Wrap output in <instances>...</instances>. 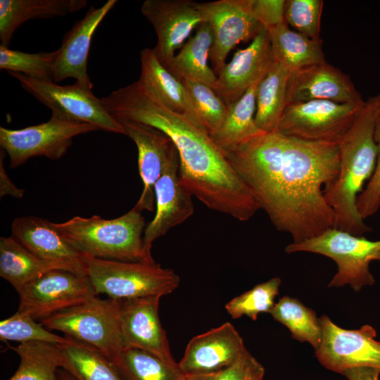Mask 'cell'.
Segmentation results:
<instances>
[{"label": "cell", "instance_id": "cell-45", "mask_svg": "<svg viewBox=\"0 0 380 380\" xmlns=\"http://www.w3.org/2000/svg\"><path fill=\"white\" fill-rule=\"evenodd\" d=\"M58 380H75L69 373L64 369L58 372Z\"/></svg>", "mask_w": 380, "mask_h": 380}, {"label": "cell", "instance_id": "cell-31", "mask_svg": "<svg viewBox=\"0 0 380 380\" xmlns=\"http://www.w3.org/2000/svg\"><path fill=\"white\" fill-rule=\"evenodd\" d=\"M110 361L124 380H182L178 363H167L135 348H124Z\"/></svg>", "mask_w": 380, "mask_h": 380}, {"label": "cell", "instance_id": "cell-29", "mask_svg": "<svg viewBox=\"0 0 380 380\" xmlns=\"http://www.w3.org/2000/svg\"><path fill=\"white\" fill-rule=\"evenodd\" d=\"M260 81L253 84L239 100L227 106L222 125L217 132L210 135L222 150L265 133L255 121L256 95Z\"/></svg>", "mask_w": 380, "mask_h": 380}, {"label": "cell", "instance_id": "cell-19", "mask_svg": "<svg viewBox=\"0 0 380 380\" xmlns=\"http://www.w3.org/2000/svg\"><path fill=\"white\" fill-rule=\"evenodd\" d=\"M229 322L192 338L178 367L183 374L215 373L232 365L246 350Z\"/></svg>", "mask_w": 380, "mask_h": 380}, {"label": "cell", "instance_id": "cell-34", "mask_svg": "<svg viewBox=\"0 0 380 380\" xmlns=\"http://www.w3.org/2000/svg\"><path fill=\"white\" fill-rule=\"evenodd\" d=\"M281 283L280 278L273 277L257 284L230 300L225 305V309L233 319L246 315L255 321L260 312L270 313L275 305L274 299L279 294Z\"/></svg>", "mask_w": 380, "mask_h": 380}, {"label": "cell", "instance_id": "cell-26", "mask_svg": "<svg viewBox=\"0 0 380 380\" xmlns=\"http://www.w3.org/2000/svg\"><path fill=\"white\" fill-rule=\"evenodd\" d=\"M267 31L273 61L289 72L326 62L322 40L315 41L293 31L286 23Z\"/></svg>", "mask_w": 380, "mask_h": 380}, {"label": "cell", "instance_id": "cell-12", "mask_svg": "<svg viewBox=\"0 0 380 380\" xmlns=\"http://www.w3.org/2000/svg\"><path fill=\"white\" fill-rule=\"evenodd\" d=\"M319 320L322 338L315 353L323 367L339 374L362 367L380 370V341L374 339L376 332L372 326L345 329L325 315Z\"/></svg>", "mask_w": 380, "mask_h": 380}, {"label": "cell", "instance_id": "cell-38", "mask_svg": "<svg viewBox=\"0 0 380 380\" xmlns=\"http://www.w3.org/2000/svg\"><path fill=\"white\" fill-rule=\"evenodd\" d=\"M322 0H287L284 18L287 25L305 37L320 41Z\"/></svg>", "mask_w": 380, "mask_h": 380}, {"label": "cell", "instance_id": "cell-23", "mask_svg": "<svg viewBox=\"0 0 380 380\" xmlns=\"http://www.w3.org/2000/svg\"><path fill=\"white\" fill-rule=\"evenodd\" d=\"M140 61L139 80L142 85L169 109L186 116L205 129L182 81L160 62L153 49L141 50Z\"/></svg>", "mask_w": 380, "mask_h": 380}, {"label": "cell", "instance_id": "cell-43", "mask_svg": "<svg viewBox=\"0 0 380 380\" xmlns=\"http://www.w3.org/2000/svg\"><path fill=\"white\" fill-rule=\"evenodd\" d=\"M341 374L348 380H379L380 370L368 367H355L346 370Z\"/></svg>", "mask_w": 380, "mask_h": 380}, {"label": "cell", "instance_id": "cell-21", "mask_svg": "<svg viewBox=\"0 0 380 380\" xmlns=\"http://www.w3.org/2000/svg\"><path fill=\"white\" fill-rule=\"evenodd\" d=\"M117 1L108 0L99 8L91 6L85 16L65 34L57 49L53 82L74 78L80 85L92 90L93 84L87 73L91 42L96 28Z\"/></svg>", "mask_w": 380, "mask_h": 380}, {"label": "cell", "instance_id": "cell-5", "mask_svg": "<svg viewBox=\"0 0 380 380\" xmlns=\"http://www.w3.org/2000/svg\"><path fill=\"white\" fill-rule=\"evenodd\" d=\"M86 274L97 295L124 300L172 293L179 285L174 270L154 262H124L84 255Z\"/></svg>", "mask_w": 380, "mask_h": 380}, {"label": "cell", "instance_id": "cell-11", "mask_svg": "<svg viewBox=\"0 0 380 380\" xmlns=\"http://www.w3.org/2000/svg\"><path fill=\"white\" fill-rule=\"evenodd\" d=\"M17 292L18 312L39 321L98 296L87 275L63 270L48 271Z\"/></svg>", "mask_w": 380, "mask_h": 380}, {"label": "cell", "instance_id": "cell-37", "mask_svg": "<svg viewBox=\"0 0 380 380\" xmlns=\"http://www.w3.org/2000/svg\"><path fill=\"white\" fill-rule=\"evenodd\" d=\"M0 339L20 343L42 341L59 344L65 341L66 337L49 331L28 315L17 311L10 317L1 321Z\"/></svg>", "mask_w": 380, "mask_h": 380}, {"label": "cell", "instance_id": "cell-42", "mask_svg": "<svg viewBox=\"0 0 380 380\" xmlns=\"http://www.w3.org/2000/svg\"><path fill=\"white\" fill-rule=\"evenodd\" d=\"M4 151L1 149L0 155V197L11 196L15 198H21L25 191L18 188L6 174L4 166Z\"/></svg>", "mask_w": 380, "mask_h": 380}, {"label": "cell", "instance_id": "cell-14", "mask_svg": "<svg viewBox=\"0 0 380 380\" xmlns=\"http://www.w3.org/2000/svg\"><path fill=\"white\" fill-rule=\"evenodd\" d=\"M142 15L152 25L158 37L153 49L160 62L168 70L191 31L203 19L190 0H146L141 5Z\"/></svg>", "mask_w": 380, "mask_h": 380}, {"label": "cell", "instance_id": "cell-16", "mask_svg": "<svg viewBox=\"0 0 380 380\" xmlns=\"http://www.w3.org/2000/svg\"><path fill=\"white\" fill-rule=\"evenodd\" d=\"M160 298L150 296L121 300L122 338L125 348H139L177 365L159 318Z\"/></svg>", "mask_w": 380, "mask_h": 380}, {"label": "cell", "instance_id": "cell-18", "mask_svg": "<svg viewBox=\"0 0 380 380\" xmlns=\"http://www.w3.org/2000/svg\"><path fill=\"white\" fill-rule=\"evenodd\" d=\"M315 100L340 103L365 102L350 77L327 62L290 72L286 106Z\"/></svg>", "mask_w": 380, "mask_h": 380}, {"label": "cell", "instance_id": "cell-44", "mask_svg": "<svg viewBox=\"0 0 380 380\" xmlns=\"http://www.w3.org/2000/svg\"><path fill=\"white\" fill-rule=\"evenodd\" d=\"M216 373L183 374L182 380H215Z\"/></svg>", "mask_w": 380, "mask_h": 380}, {"label": "cell", "instance_id": "cell-15", "mask_svg": "<svg viewBox=\"0 0 380 380\" xmlns=\"http://www.w3.org/2000/svg\"><path fill=\"white\" fill-rule=\"evenodd\" d=\"M135 144L138 151V167L143 183L141 196L134 205L140 212L153 211L155 184L170 160L178 155L172 140L164 132L140 122L117 120Z\"/></svg>", "mask_w": 380, "mask_h": 380}, {"label": "cell", "instance_id": "cell-17", "mask_svg": "<svg viewBox=\"0 0 380 380\" xmlns=\"http://www.w3.org/2000/svg\"><path fill=\"white\" fill-rule=\"evenodd\" d=\"M272 62L268 31L262 27L247 47L237 50L225 64L213 89L229 106L262 80Z\"/></svg>", "mask_w": 380, "mask_h": 380}, {"label": "cell", "instance_id": "cell-4", "mask_svg": "<svg viewBox=\"0 0 380 380\" xmlns=\"http://www.w3.org/2000/svg\"><path fill=\"white\" fill-rule=\"evenodd\" d=\"M53 224L65 240L83 255L124 262H154L144 248V217L134 208L110 220L99 215L75 216Z\"/></svg>", "mask_w": 380, "mask_h": 380}, {"label": "cell", "instance_id": "cell-30", "mask_svg": "<svg viewBox=\"0 0 380 380\" xmlns=\"http://www.w3.org/2000/svg\"><path fill=\"white\" fill-rule=\"evenodd\" d=\"M290 72L273 61L260 81L256 95L255 121L264 132H276L286 106V87Z\"/></svg>", "mask_w": 380, "mask_h": 380}, {"label": "cell", "instance_id": "cell-41", "mask_svg": "<svg viewBox=\"0 0 380 380\" xmlns=\"http://www.w3.org/2000/svg\"><path fill=\"white\" fill-rule=\"evenodd\" d=\"M285 0H251L253 13L267 30L286 23Z\"/></svg>", "mask_w": 380, "mask_h": 380}, {"label": "cell", "instance_id": "cell-35", "mask_svg": "<svg viewBox=\"0 0 380 380\" xmlns=\"http://www.w3.org/2000/svg\"><path fill=\"white\" fill-rule=\"evenodd\" d=\"M57 50L30 53L0 46V68L27 77L53 81Z\"/></svg>", "mask_w": 380, "mask_h": 380}, {"label": "cell", "instance_id": "cell-3", "mask_svg": "<svg viewBox=\"0 0 380 380\" xmlns=\"http://www.w3.org/2000/svg\"><path fill=\"white\" fill-rule=\"evenodd\" d=\"M379 115L380 94L365 102L338 143V173L334 182L324 191L334 211V227L357 236L372 230L359 215L356 204L365 183L375 168L378 148L374 133Z\"/></svg>", "mask_w": 380, "mask_h": 380}, {"label": "cell", "instance_id": "cell-40", "mask_svg": "<svg viewBox=\"0 0 380 380\" xmlns=\"http://www.w3.org/2000/svg\"><path fill=\"white\" fill-rule=\"evenodd\" d=\"M265 368L246 349L229 367L217 372L215 380H264Z\"/></svg>", "mask_w": 380, "mask_h": 380}, {"label": "cell", "instance_id": "cell-9", "mask_svg": "<svg viewBox=\"0 0 380 380\" xmlns=\"http://www.w3.org/2000/svg\"><path fill=\"white\" fill-rule=\"evenodd\" d=\"M98 130L88 123L65 120L52 113L41 124L20 129L0 127V146L8 156L10 167H17L30 158L45 156L57 160L72 144L75 137Z\"/></svg>", "mask_w": 380, "mask_h": 380}, {"label": "cell", "instance_id": "cell-39", "mask_svg": "<svg viewBox=\"0 0 380 380\" xmlns=\"http://www.w3.org/2000/svg\"><path fill=\"white\" fill-rule=\"evenodd\" d=\"M374 137L378 148L375 168L365 189L359 194L356 204L357 212L363 220L373 215L380 208V115Z\"/></svg>", "mask_w": 380, "mask_h": 380}, {"label": "cell", "instance_id": "cell-7", "mask_svg": "<svg viewBox=\"0 0 380 380\" xmlns=\"http://www.w3.org/2000/svg\"><path fill=\"white\" fill-rule=\"evenodd\" d=\"M121 300L96 296L39 323L99 350L110 360L124 348L120 329Z\"/></svg>", "mask_w": 380, "mask_h": 380}, {"label": "cell", "instance_id": "cell-36", "mask_svg": "<svg viewBox=\"0 0 380 380\" xmlns=\"http://www.w3.org/2000/svg\"><path fill=\"white\" fill-rule=\"evenodd\" d=\"M205 130L213 135L220 128L227 105L210 86L191 80H182Z\"/></svg>", "mask_w": 380, "mask_h": 380}, {"label": "cell", "instance_id": "cell-24", "mask_svg": "<svg viewBox=\"0 0 380 380\" xmlns=\"http://www.w3.org/2000/svg\"><path fill=\"white\" fill-rule=\"evenodd\" d=\"M52 270L86 274L83 266L45 260L36 255L13 236L0 238V276L10 283L16 291Z\"/></svg>", "mask_w": 380, "mask_h": 380}, {"label": "cell", "instance_id": "cell-8", "mask_svg": "<svg viewBox=\"0 0 380 380\" xmlns=\"http://www.w3.org/2000/svg\"><path fill=\"white\" fill-rule=\"evenodd\" d=\"M8 74L52 113L65 120L91 124L98 129L125 134L120 122L108 113L101 99L91 89L77 82L61 86L53 80L34 79L19 72L9 71Z\"/></svg>", "mask_w": 380, "mask_h": 380}, {"label": "cell", "instance_id": "cell-13", "mask_svg": "<svg viewBox=\"0 0 380 380\" xmlns=\"http://www.w3.org/2000/svg\"><path fill=\"white\" fill-rule=\"evenodd\" d=\"M195 5L213 31L209 58L217 76L230 51L240 42L253 40L263 27L253 13L251 0H218Z\"/></svg>", "mask_w": 380, "mask_h": 380}, {"label": "cell", "instance_id": "cell-27", "mask_svg": "<svg viewBox=\"0 0 380 380\" xmlns=\"http://www.w3.org/2000/svg\"><path fill=\"white\" fill-rule=\"evenodd\" d=\"M65 337V341L57 344L61 368L75 380H124L110 360L101 351L70 336Z\"/></svg>", "mask_w": 380, "mask_h": 380}, {"label": "cell", "instance_id": "cell-6", "mask_svg": "<svg viewBox=\"0 0 380 380\" xmlns=\"http://www.w3.org/2000/svg\"><path fill=\"white\" fill-rule=\"evenodd\" d=\"M285 251L318 253L334 260L338 270L329 287L349 284L358 292L362 286L375 282L369 264L372 260H380V240L371 241L331 227L310 239L292 242L285 248Z\"/></svg>", "mask_w": 380, "mask_h": 380}, {"label": "cell", "instance_id": "cell-22", "mask_svg": "<svg viewBox=\"0 0 380 380\" xmlns=\"http://www.w3.org/2000/svg\"><path fill=\"white\" fill-rule=\"evenodd\" d=\"M11 232L23 246L43 259L85 267L84 255L65 240L52 222L33 216L17 217Z\"/></svg>", "mask_w": 380, "mask_h": 380}, {"label": "cell", "instance_id": "cell-10", "mask_svg": "<svg viewBox=\"0 0 380 380\" xmlns=\"http://www.w3.org/2000/svg\"><path fill=\"white\" fill-rule=\"evenodd\" d=\"M365 102L340 103L315 100L289 104L284 109L277 132L310 141L338 144L350 128Z\"/></svg>", "mask_w": 380, "mask_h": 380}, {"label": "cell", "instance_id": "cell-33", "mask_svg": "<svg viewBox=\"0 0 380 380\" xmlns=\"http://www.w3.org/2000/svg\"><path fill=\"white\" fill-rule=\"evenodd\" d=\"M270 314L289 329L293 338L309 343L315 350L320 345L322 338L320 320L312 309L298 299L283 296L275 303Z\"/></svg>", "mask_w": 380, "mask_h": 380}, {"label": "cell", "instance_id": "cell-25", "mask_svg": "<svg viewBox=\"0 0 380 380\" xmlns=\"http://www.w3.org/2000/svg\"><path fill=\"white\" fill-rule=\"evenodd\" d=\"M87 4V0H0L1 46L8 47L15 30L28 20L64 16Z\"/></svg>", "mask_w": 380, "mask_h": 380}, {"label": "cell", "instance_id": "cell-2", "mask_svg": "<svg viewBox=\"0 0 380 380\" xmlns=\"http://www.w3.org/2000/svg\"><path fill=\"white\" fill-rule=\"evenodd\" d=\"M117 120H131L167 134L179 154L180 184L211 210L247 221L260 209L248 187L210 134L165 106L139 80L105 99Z\"/></svg>", "mask_w": 380, "mask_h": 380}, {"label": "cell", "instance_id": "cell-1", "mask_svg": "<svg viewBox=\"0 0 380 380\" xmlns=\"http://www.w3.org/2000/svg\"><path fill=\"white\" fill-rule=\"evenodd\" d=\"M223 151L260 209L293 242L334 227V211L324 191L338 173V144L303 140L276 131Z\"/></svg>", "mask_w": 380, "mask_h": 380}, {"label": "cell", "instance_id": "cell-20", "mask_svg": "<svg viewBox=\"0 0 380 380\" xmlns=\"http://www.w3.org/2000/svg\"><path fill=\"white\" fill-rule=\"evenodd\" d=\"M179 154L167 165L155 184L156 214L145 228L143 236L146 254L152 257L153 243L171 228L189 218L194 212L192 195L179 179Z\"/></svg>", "mask_w": 380, "mask_h": 380}, {"label": "cell", "instance_id": "cell-28", "mask_svg": "<svg viewBox=\"0 0 380 380\" xmlns=\"http://www.w3.org/2000/svg\"><path fill=\"white\" fill-rule=\"evenodd\" d=\"M213 42L211 27L203 22L175 55L168 70L180 80L198 81L213 89L217 75L208 63Z\"/></svg>", "mask_w": 380, "mask_h": 380}, {"label": "cell", "instance_id": "cell-32", "mask_svg": "<svg viewBox=\"0 0 380 380\" xmlns=\"http://www.w3.org/2000/svg\"><path fill=\"white\" fill-rule=\"evenodd\" d=\"M8 346L20 357L18 368L8 380H58L61 362L57 344L27 341Z\"/></svg>", "mask_w": 380, "mask_h": 380}]
</instances>
